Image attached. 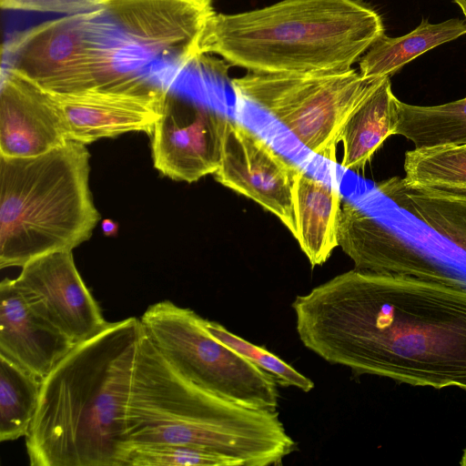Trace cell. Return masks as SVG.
I'll list each match as a JSON object with an SVG mask.
<instances>
[{
    "instance_id": "cell-1",
    "label": "cell",
    "mask_w": 466,
    "mask_h": 466,
    "mask_svg": "<svg viewBox=\"0 0 466 466\" xmlns=\"http://www.w3.org/2000/svg\"><path fill=\"white\" fill-rule=\"evenodd\" d=\"M291 307L302 344L332 365L466 391V282L354 268Z\"/></svg>"
},
{
    "instance_id": "cell-2",
    "label": "cell",
    "mask_w": 466,
    "mask_h": 466,
    "mask_svg": "<svg viewBox=\"0 0 466 466\" xmlns=\"http://www.w3.org/2000/svg\"><path fill=\"white\" fill-rule=\"evenodd\" d=\"M189 37L177 0H103L15 35L2 64L57 94L153 80L172 66Z\"/></svg>"
},
{
    "instance_id": "cell-3",
    "label": "cell",
    "mask_w": 466,
    "mask_h": 466,
    "mask_svg": "<svg viewBox=\"0 0 466 466\" xmlns=\"http://www.w3.org/2000/svg\"><path fill=\"white\" fill-rule=\"evenodd\" d=\"M139 319L108 322L42 381L25 438L32 466H124Z\"/></svg>"
},
{
    "instance_id": "cell-4",
    "label": "cell",
    "mask_w": 466,
    "mask_h": 466,
    "mask_svg": "<svg viewBox=\"0 0 466 466\" xmlns=\"http://www.w3.org/2000/svg\"><path fill=\"white\" fill-rule=\"evenodd\" d=\"M383 35L381 16L360 0H282L238 14L215 12L187 61L214 54L248 72L344 71Z\"/></svg>"
},
{
    "instance_id": "cell-5",
    "label": "cell",
    "mask_w": 466,
    "mask_h": 466,
    "mask_svg": "<svg viewBox=\"0 0 466 466\" xmlns=\"http://www.w3.org/2000/svg\"><path fill=\"white\" fill-rule=\"evenodd\" d=\"M127 434L130 446L186 445L233 459L240 466L279 465L296 448L277 410L249 409L194 384L169 364L143 328Z\"/></svg>"
},
{
    "instance_id": "cell-6",
    "label": "cell",
    "mask_w": 466,
    "mask_h": 466,
    "mask_svg": "<svg viewBox=\"0 0 466 466\" xmlns=\"http://www.w3.org/2000/svg\"><path fill=\"white\" fill-rule=\"evenodd\" d=\"M90 154L69 140L45 154L0 156V268L73 250L100 220L89 187Z\"/></svg>"
},
{
    "instance_id": "cell-7",
    "label": "cell",
    "mask_w": 466,
    "mask_h": 466,
    "mask_svg": "<svg viewBox=\"0 0 466 466\" xmlns=\"http://www.w3.org/2000/svg\"><path fill=\"white\" fill-rule=\"evenodd\" d=\"M380 80L365 79L350 68L300 74L248 72L230 85L238 98L267 112L311 152L336 162L348 117Z\"/></svg>"
},
{
    "instance_id": "cell-8",
    "label": "cell",
    "mask_w": 466,
    "mask_h": 466,
    "mask_svg": "<svg viewBox=\"0 0 466 466\" xmlns=\"http://www.w3.org/2000/svg\"><path fill=\"white\" fill-rule=\"evenodd\" d=\"M139 320L157 350L194 384L249 409L277 410L274 377L215 339L194 310L166 299L150 305Z\"/></svg>"
},
{
    "instance_id": "cell-9",
    "label": "cell",
    "mask_w": 466,
    "mask_h": 466,
    "mask_svg": "<svg viewBox=\"0 0 466 466\" xmlns=\"http://www.w3.org/2000/svg\"><path fill=\"white\" fill-rule=\"evenodd\" d=\"M50 92V91H49ZM168 89L148 78L57 94L69 140L89 144L128 132L151 135Z\"/></svg>"
},
{
    "instance_id": "cell-10",
    "label": "cell",
    "mask_w": 466,
    "mask_h": 466,
    "mask_svg": "<svg viewBox=\"0 0 466 466\" xmlns=\"http://www.w3.org/2000/svg\"><path fill=\"white\" fill-rule=\"evenodd\" d=\"M299 169L248 127L227 119L215 180L275 215L294 238L293 187Z\"/></svg>"
},
{
    "instance_id": "cell-11",
    "label": "cell",
    "mask_w": 466,
    "mask_h": 466,
    "mask_svg": "<svg viewBox=\"0 0 466 466\" xmlns=\"http://www.w3.org/2000/svg\"><path fill=\"white\" fill-rule=\"evenodd\" d=\"M228 117L167 92L151 136L154 167L164 176L192 183L220 165Z\"/></svg>"
},
{
    "instance_id": "cell-12",
    "label": "cell",
    "mask_w": 466,
    "mask_h": 466,
    "mask_svg": "<svg viewBox=\"0 0 466 466\" xmlns=\"http://www.w3.org/2000/svg\"><path fill=\"white\" fill-rule=\"evenodd\" d=\"M14 282L31 309L76 344L108 323L83 281L72 250L56 251L28 261Z\"/></svg>"
},
{
    "instance_id": "cell-13",
    "label": "cell",
    "mask_w": 466,
    "mask_h": 466,
    "mask_svg": "<svg viewBox=\"0 0 466 466\" xmlns=\"http://www.w3.org/2000/svg\"><path fill=\"white\" fill-rule=\"evenodd\" d=\"M68 141L65 120L54 95L2 66L0 156L35 157Z\"/></svg>"
},
{
    "instance_id": "cell-14",
    "label": "cell",
    "mask_w": 466,
    "mask_h": 466,
    "mask_svg": "<svg viewBox=\"0 0 466 466\" xmlns=\"http://www.w3.org/2000/svg\"><path fill=\"white\" fill-rule=\"evenodd\" d=\"M338 243L354 262L356 269L408 275L451 284L464 282L443 271L431 258L350 201L341 206Z\"/></svg>"
},
{
    "instance_id": "cell-15",
    "label": "cell",
    "mask_w": 466,
    "mask_h": 466,
    "mask_svg": "<svg viewBox=\"0 0 466 466\" xmlns=\"http://www.w3.org/2000/svg\"><path fill=\"white\" fill-rule=\"evenodd\" d=\"M34 311L14 279L0 284V356L44 380L76 346Z\"/></svg>"
},
{
    "instance_id": "cell-16",
    "label": "cell",
    "mask_w": 466,
    "mask_h": 466,
    "mask_svg": "<svg viewBox=\"0 0 466 466\" xmlns=\"http://www.w3.org/2000/svg\"><path fill=\"white\" fill-rule=\"evenodd\" d=\"M295 238L312 268L323 265L339 246V191L299 169L293 187Z\"/></svg>"
},
{
    "instance_id": "cell-17",
    "label": "cell",
    "mask_w": 466,
    "mask_h": 466,
    "mask_svg": "<svg viewBox=\"0 0 466 466\" xmlns=\"http://www.w3.org/2000/svg\"><path fill=\"white\" fill-rule=\"evenodd\" d=\"M399 102L390 76H384L351 112L340 134L343 168L354 172L363 169L383 142L395 135Z\"/></svg>"
},
{
    "instance_id": "cell-18",
    "label": "cell",
    "mask_w": 466,
    "mask_h": 466,
    "mask_svg": "<svg viewBox=\"0 0 466 466\" xmlns=\"http://www.w3.org/2000/svg\"><path fill=\"white\" fill-rule=\"evenodd\" d=\"M466 35V21L449 19L439 24L422 21L410 33L398 37L381 35L360 57L365 79L390 76L421 54Z\"/></svg>"
},
{
    "instance_id": "cell-19",
    "label": "cell",
    "mask_w": 466,
    "mask_h": 466,
    "mask_svg": "<svg viewBox=\"0 0 466 466\" xmlns=\"http://www.w3.org/2000/svg\"><path fill=\"white\" fill-rule=\"evenodd\" d=\"M377 189L466 252V200L412 188L398 177L379 182Z\"/></svg>"
},
{
    "instance_id": "cell-20",
    "label": "cell",
    "mask_w": 466,
    "mask_h": 466,
    "mask_svg": "<svg viewBox=\"0 0 466 466\" xmlns=\"http://www.w3.org/2000/svg\"><path fill=\"white\" fill-rule=\"evenodd\" d=\"M404 171L402 179L412 188L466 200V145L407 151Z\"/></svg>"
},
{
    "instance_id": "cell-21",
    "label": "cell",
    "mask_w": 466,
    "mask_h": 466,
    "mask_svg": "<svg viewBox=\"0 0 466 466\" xmlns=\"http://www.w3.org/2000/svg\"><path fill=\"white\" fill-rule=\"evenodd\" d=\"M395 135L415 148L466 145V97L439 106L399 102Z\"/></svg>"
},
{
    "instance_id": "cell-22",
    "label": "cell",
    "mask_w": 466,
    "mask_h": 466,
    "mask_svg": "<svg viewBox=\"0 0 466 466\" xmlns=\"http://www.w3.org/2000/svg\"><path fill=\"white\" fill-rule=\"evenodd\" d=\"M42 380L0 356V441L25 437L37 410Z\"/></svg>"
},
{
    "instance_id": "cell-23",
    "label": "cell",
    "mask_w": 466,
    "mask_h": 466,
    "mask_svg": "<svg viewBox=\"0 0 466 466\" xmlns=\"http://www.w3.org/2000/svg\"><path fill=\"white\" fill-rule=\"evenodd\" d=\"M203 324L215 339L272 375L280 386H292L304 392H309L314 388V382L310 379L265 348L256 346L230 332L218 322L203 319Z\"/></svg>"
},
{
    "instance_id": "cell-24",
    "label": "cell",
    "mask_w": 466,
    "mask_h": 466,
    "mask_svg": "<svg viewBox=\"0 0 466 466\" xmlns=\"http://www.w3.org/2000/svg\"><path fill=\"white\" fill-rule=\"evenodd\" d=\"M124 466H240L226 456L195 447L154 443L131 445Z\"/></svg>"
},
{
    "instance_id": "cell-25",
    "label": "cell",
    "mask_w": 466,
    "mask_h": 466,
    "mask_svg": "<svg viewBox=\"0 0 466 466\" xmlns=\"http://www.w3.org/2000/svg\"><path fill=\"white\" fill-rule=\"evenodd\" d=\"M103 0H0L3 9L71 15L92 9Z\"/></svg>"
},
{
    "instance_id": "cell-26",
    "label": "cell",
    "mask_w": 466,
    "mask_h": 466,
    "mask_svg": "<svg viewBox=\"0 0 466 466\" xmlns=\"http://www.w3.org/2000/svg\"><path fill=\"white\" fill-rule=\"evenodd\" d=\"M101 227L103 233L107 237L116 235L118 228L117 223L109 218L103 219Z\"/></svg>"
},
{
    "instance_id": "cell-27",
    "label": "cell",
    "mask_w": 466,
    "mask_h": 466,
    "mask_svg": "<svg viewBox=\"0 0 466 466\" xmlns=\"http://www.w3.org/2000/svg\"><path fill=\"white\" fill-rule=\"evenodd\" d=\"M461 9L466 19V0H453Z\"/></svg>"
},
{
    "instance_id": "cell-28",
    "label": "cell",
    "mask_w": 466,
    "mask_h": 466,
    "mask_svg": "<svg viewBox=\"0 0 466 466\" xmlns=\"http://www.w3.org/2000/svg\"><path fill=\"white\" fill-rule=\"evenodd\" d=\"M460 464L461 466H466V449H465V451L463 452V455L461 457V461Z\"/></svg>"
},
{
    "instance_id": "cell-29",
    "label": "cell",
    "mask_w": 466,
    "mask_h": 466,
    "mask_svg": "<svg viewBox=\"0 0 466 466\" xmlns=\"http://www.w3.org/2000/svg\"><path fill=\"white\" fill-rule=\"evenodd\" d=\"M213 1V0H212Z\"/></svg>"
}]
</instances>
